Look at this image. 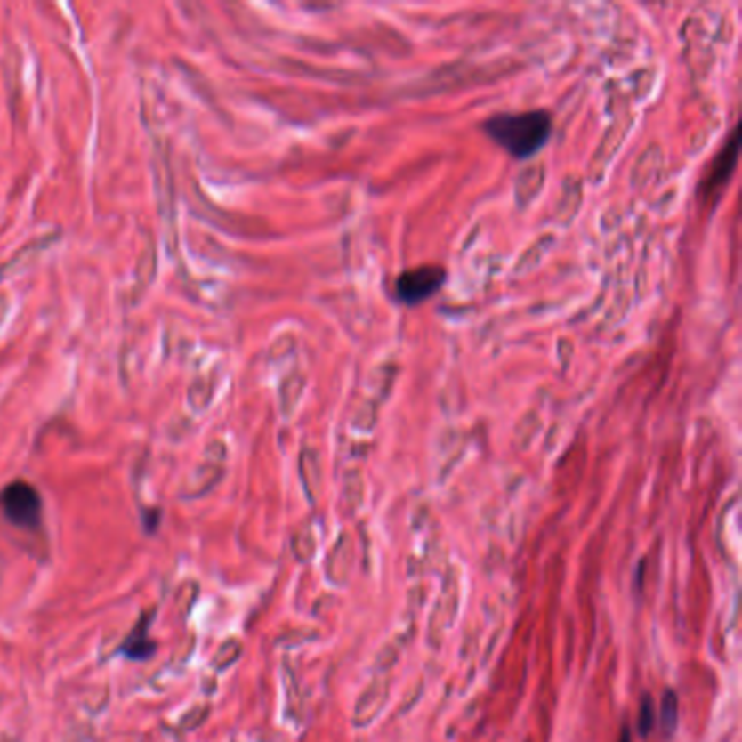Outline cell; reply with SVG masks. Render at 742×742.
Returning <instances> with one entry per match:
<instances>
[{
  "instance_id": "1",
  "label": "cell",
  "mask_w": 742,
  "mask_h": 742,
  "mask_svg": "<svg viewBox=\"0 0 742 742\" xmlns=\"http://www.w3.org/2000/svg\"><path fill=\"white\" fill-rule=\"evenodd\" d=\"M486 135L514 159H529L546 146L553 131V120L546 109L510 111L483 122Z\"/></svg>"
},
{
  "instance_id": "2",
  "label": "cell",
  "mask_w": 742,
  "mask_h": 742,
  "mask_svg": "<svg viewBox=\"0 0 742 742\" xmlns=\"http://www.w3.org/2000/svg\"><path fill=\"white\" fill-rule=\"evenodd\" d=\"M0 510L12 525L36 531L42 522V496L31 483L12 481L0 492Z\"/></svg>"
},
{
  "instance_id": "4",
  "label": "cell",
  "mask_w": 742,
  "mask_h": 742,
  "mask_svg": "<svg viewBox=\"0 0 742 742\" xmlns=\"http://www.w3.org/2000/svg\"><path fill=\"white\" fill-rule=\"evenodd\" d=\"M150 623H153V612L140 617L135 629L129 633V636H126L125 644H122V649H120L122 656L129 657V660H149V657L153 656L157 644L149 638Z\"/></svg>"
},
{
  "instance_id": "7",
  "label": "cell",
  "mask_w": 742,
  "mask_h": 742,
  "mask_svg": "<svg viewBox=\"0 0 742 742\" xmlns=\"http://www.w3.org/2000/svg\"><path fill=\"white\" fill-rule=\"evenodd\" d=\"M675 722H677V697H675V692L668 690L666 695H664V701H662L664 734L671 736V731H675Z\"/></svg>"
},
{
  "instance_id": "5",
  "label": "cell",
  "mask_w": 742,
  "mask_h": 742,
  "mask_svg": "<svg viewBox=\"0 0 742 742\" xmlns=\"http://www.w3.org/2000/svg\"><path fill=\"white\" fill-rule=\"evenodd\" d=\"M738 131H740L738 126H736V129L731 131V138L727 140L725 149H722L721 153L716 155L714 164H712L710 174H707V190H710V192H714V190L719 188V185L725 183V179L730 177L731 170H734L736 155H738V144H740Z\"/></svg>"
},
{
  "instance_id": "9",
  "label": "cell",
  "mask_w": 742,
  "mask_h": 742,
  "mask_svg": "<svg viewBox=\"0 0 742 742\" xmlns=\"http://www.w3.org/2000/svg\"><path fill=\"white\" fill-rule=\"evenodd\" d=\"M7 311H9V301H7V296L0 294V327H3L4 319H7Z\"/></svg>"
},
{
  "instance_id": "10",
  "label": "cell",
  "mask_w": 742,
  "mask_h": 742,
  "mask_svg": "<svg viewBox=\"0 0 742 742\" xmlns=\"http://www.w3.org/2000/svg\"><path fill=\"white\" fill-rule=\"evenodd\" d=\"M618 742H629V731L627 730H623V736H621V740Z\"/></svg>"
},
{
  "instance_id": "6",
  "label": "cell",
  "mask_w": 742,
  "mask_h": 742,
  "mask_svg": "<svg viewBox=\"0 0 742 742\" xmlns=\"http://www.w3.org/2000/svg\"><path fill=\"white\" fill-rule=\"evenodd\" d=\"M52 240H57V236H48V238H42V240H37V242H33V244H28V246H24L20 253H18L16 257H13L12 262L7 263V266L4 268H0V277H7V275H13V272H18V270H22L24 266H27L28 262H33V253H37V255H40V251H44V248L48 246V244H51Z\"/></svg>"
},
{
  "instance_id": "8",
  "label": "cell",
  "mask_w": 742,
  "mask_h": 742,
  "mask_svg": "<svg viewBox=\"0 0 742 742\" xmlns=\"http://www.w3.org/2000/svg\"><path fill=\"white\" fill-rule=\"evenodd\" d=\"M653 722H656V707H653L649 697H644L641 706V716H638V731H641V736H647L649 731H651Z\"/></svg>"
},
{
  "instance_id": "3",
  "label": "cell",
  "mask_w": 742,
  "mask_h": 742,
  "mask_svg": "<svg viewBox=\"0 0 742 742\" xmlns=\"http://www.w3.org/2000/svg\"><path fill=\"white\" fill-rule=\"evenodd\" d=\"M447 281V270L438 263H423V266L407 268L394 281V294L403 305H421L442 290Z\"/></svg>"
}]
</instances>
